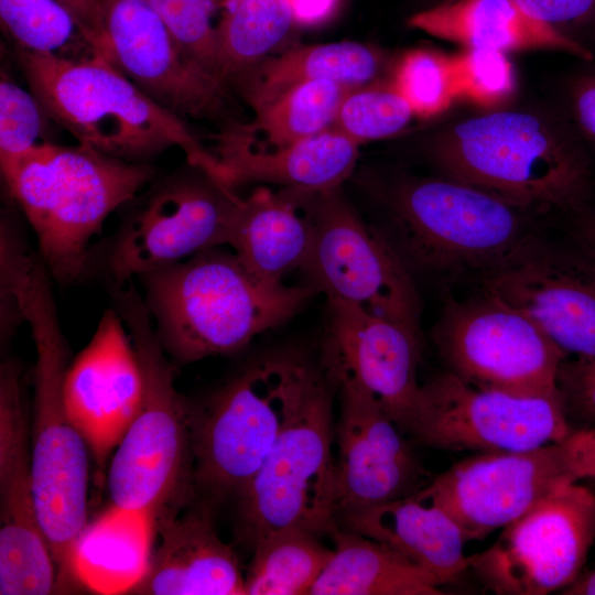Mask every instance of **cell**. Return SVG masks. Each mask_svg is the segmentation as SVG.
Instances as JSON below:
<instances>
[{"mask_svg": "<svg viewBox=\"0 0 595 595\" xmlns=\"http://www.w3.org/2000/svg\"><path fill=\"white\" fill-rule=\"evenodd\" d=\"M48 275L41 259L31 251H20L2 264L1 291L29 323L35 345L33 495L58 583L64 584L71 582L73 548L86 526L88 446L64 402L68 351Z\"/></svg>", "mask_w": 595, "mask_h": 595, "instance_id": "1", "label": "cell"}, {"mask_svg": "<svg viewBox=\"0 0 595 595\" xmlns=\"http://www.w3.org/2000/svg\"><path fill=\"white\" fill-rule=\"evenodd\" d=\"M141 278L161 344L183 364L241 349L290 320L316 292L260 278L219 247Z\"/></svg>", "mask_w": 595, "mask_h": 595, "instance_id": "2", "label": "cell"}, {"mask_svg": "<svg viewBox=\"0 0 595 595\" xmlns=\"http://www.w3.org/2000/svg\"><path fill=\"white\" fill-rule=\"evenodd\" d=\"M17 57L50 119L80 144L137 162L177 147L191 166L225 185L217 158L183 118L153 100L101 55L60 57L17 51Z\"/></svg>", "mask_w": 595, "mask_h": 595, "instance_id": "3", "label": "cell"}, {"mask_svg": "<svg viewBox=\"0 0 595 595\" xmlns=\"http://www.w3.org/2000/svg\"><path fill=\"white\" fill-rule=\"evenodd\" d=\"M0 165L12 197L36 235L43 263L62 282L80 277L91 238L154 174L143 162L80 143L66 147L51 141L0 160Z\"/></svg>", "mask_w": 595, "mask_h": 595, "instance_id": "4", "label": "cell"}, {"mask_svg": "<svg viewBox=\"0 0 595 595\" xmlns=\"http://www.w3.org/2000/svg\"><path fill=\"white\" fill-rule=\"evenodd\" d=\"M433 154L447 177L524 209L586 204L589 162L581 140L549 118L495 111L456 123Z\"/></svg>", "mask_w": 595, "mask_h": 595, "instance_id": "5", "label": "cell"}, {"mask_svg": "<svg viewBox=\"0 0 595 595\" xmlns=\"http://www.w3.org/2000/svg\"><path fill=\"white\" fill-rule=\"evenodd\" d=\"M385 201L410 270L479 279L541 240L528 209L450 177L400 180Z\"/></svg>", "mask_w": 595, "mask_h": 595, "instance_id": "6", "label": "cell"}, {"mask_svg": "<svg viewBox=\"0 0 595 595\" xmlns=\"http://www.w3.org/2000/svg\"><path fill=\"white\" fill-rule=\"evenodd\" d=\"M143 376L140 409L116 447L108 472L112 505L158 516L180 509L193 494L192 408L174 386L150 311L130 282L116 285Z\"/></svg>", "mask_w": 595, "mask_h": 595, "instance_id": "7", "label": "cell"}, {"mask_svg": "<svg viewBox=\"0 0 595 595\" xmlns=\"http://www.w3.org/2000/svg\"><path fill=\"white\" fill-rule=\"evenodd\" d=\"M321 374L296 353L272 354L192 408L194 485L213 499L239 494Z\"/></svg>", "mask_w": 595, "mask_h": 595, "instance_id": "8", "label": "cell"}, {"mask_svg": "<svg viewBox=\"0 0 595 595\" xmlns=\"http://www.w3.org/2000/svg\"><path fill=\"white\" fill-rule=\"evenodd\" d=\"M333 385L327 374H321L260 468L238 494L242 531L252 544L282 529L318 537L337 528Z\"/></svg>", "mask_w": 595, "mask_h": 595, "instance_id": "9", "label": "cell"}, {"mask_svg": "<svg viewBox=\"0 0 595 595\" xmlns=\"http://www.w3.org/2000/svg\"><path fill=\"white\" fill-rule=\"evenodd\" d=\"M431 338L447 371L470 386L527 397L559 393L556 375L567 355L529 315L484 290L447 299Z\"/></svg>", "mask_w": 595, "mask_h": 595, "instance_id": "10", "label": "cell"}, {"mask_svg": "<svg viewBox=\"0 0 595 595\" xmlns=\"http://www.w3.org/2000/svg\"><path fill=\"white\" fill-rule=\"evenodd\" d=\"M303 270L327 301L348 303L422 339L421 302L411 270L339 188L315 196L313 241Z\"/></svg>", "mask_w": 595, "mask_h": 595, "instance_id": "11", "label": "cell"}, {"mask_svg": "<svg viewBox=\"0 0 595 595\" xmlns=\"http://www.w3.org/2000/svg\"><path fill=\"white\" fill-rule=\"evenodd\" d=\"M468 570L497 595H547L571 585L595 541V493L561 484L501 528Z\"/></svg>", "mask_w": 595, "mask_h": 595, "instance_id": "12", "label": "cell"}, {"mask_svg": "<svg viewBox=\"0 0 595 595\" xmlns=\"http://www.w3.org/2000/svg\"><path fill=\"white\" fill-rule=\"evenodd\" d=\"M572 430L560 396L527 397L470 386L450 371L421 386L405 434L448 452L532 450Z\"/></svg>", "mask_w": 595, "mask_h": 595, "instance_id": "13", "label": "cell"}, {"mask_svg": "<svg viewBox=\"0 0 595 595\" xmlns=\"http://www.w3.org/2000/svg\"><path fill=\"white\" fill-rule=\"evenodd\" d=\"M239 196L195 167L150 194L123 228L110 257L115 285L227 245Z\"/></svg>", "mask_w": 595, "mask_h": 595, "instance_id": "14", "label": "cell"}, {"mask_svg": "<svg viewBox=\"0 0 595 595\" xmlns=\"http://www.w3.org/2000/svg\"><path fill=\"white\" fill-rule=\"evenodd\" d=\"M561 442L468 456L413 496L443 509L466 542L484 540L561 484L574 483L566 472Z\"/></svg>", "mask_w": 595, "mask_h": 595, "instance_id": "15", "label": "cell"}, {"mask_svg": "<svg viewBox=\"0 0 595 595\" xmlns=\"http://www.w3.org/2000/svg\"><path fill=\"white\" fill-rule=\"evenodd\" d=\"M340 394L336 425V517L411 496L428 473L379 402L345 371L324 366Z\"/></svg>", "mask_w": 595, "mask_h": 595, "instance_id": "16", "label": "cell"}, {"mask_svg": "<svg viewBox=\"0 0 595 595\" xmlns=\"http://www.w3.org/2000/svg\"><path fill=\"white\" fill-rule=\"evenodd\" d=\"M56 571L35 508L20 369L8 360L0 369V594H50Z\"/></svg>", "mask_w": 595, "mask_h": 595, "instance_id": "17", "label": "cell"}, {"mask_svg": "<svg viewBox=\"0 0 595 595\" xmlns=\"http://www.w3.org/2000/svg\"><path fill=\"white\" fill-rule=\"evenodd\" d=\"M110 62L158 104L183 117H209L225 84L183 51L149 0H100Z\"/></svg>", "mask_w": 595, "mask_h": 595, "instance_id": "18", "label": "cell"}, {"mask_svg": "<svg viewBox=\"0 0 595 595\" xmlns=\"http://www.w3.org/2000/svg\"><path fill=\"white\" fill-rule=\"evenodd\" d=\"M482 290L529 315L567 355H595V260L542 239L479 278Z\"/></svg>", "mask_w": 595, "mask_h": 595, "instance_id": "19", "label": "cell"}, {"mask_svg": "<svg viewBox=\"0 0 595 595\" xmlns=\"http://www.w3.org/2000/svg\"><path fill=\"white\" fill-rule=\"evenodd\" d=\"M125 324L119 312L106 311L64 378L67 414L101 467L137 415L143 397L141 366Z\"/></svg>", "mask_w": 595, "mask_h": 595, "instance_id": "20", "label": "cell"}, {"mask_svg": "<svg viewBox=\"0 0 595 595\" xmlns=\"http://www.w3.org/2000/svg\"><path fill=\"white\" fill-rule=\"evenodd\" d=\"M324 366L349 375L405 434L421 393L416 371L422 339L348 303L327 301Z\"/></svg>", "mask_w": 595, "mask_h": 595, "instance_id": "21", "label": "cell"}, {"mask_svg": "<svg viewBox=\"0 0 595 595\" xmlns=\"http://www.w3.org/2000/svg\"><path fill=\"white\" fill-rule=\"evenodd\" d=\"M216 142L214 154L230 188L262 182L311 193L339 188L355 170L360 145L334 127L272 149L256 143L241 126L227 128Z\"/></svg>", "mask_w": 595, "mask_h": 595, "instance_id": "22", "label": "cell"}, {"mask_svg": "<svg viewBox=\"0 0 595 595\" xmlns=\"http://www.w3.org/2000/svg\"><path fill=\"white\" fill-rule=\"evenodd\" d=\"M180 511L170 509L156 517L161 543L130 593L245 595L237 556L218 537L209 507Z\"/></svg>", "mask_w": 595, "mask_h": 595, "instance_id": "23", "label": "cell"}, {"mask_svg": "<svg viewBox=\"0 0 595 595\" xmlns=\"http://www.w3.org/2000/svg\"><path fill=\"white\" fill-rule=\"evenodd\" d=\"M317 193L282 187L253 191L237 201L227 245L255 274L283 282L304 269L314 234V199Z\"/></svg>", "mask_w": 595, "mask_h": 595, "instance_id": "24", "label": "cell"}, {"mask_svg": "<svg viewBox=\"0 0 595 595\" xmlns=\"http://www.w3.org/2000/svg\"><path fill=\"white\" fill-rule=\"evenodd\" d=\"M408 24L466 48L552 50L586 61L594 56L589 47L529 15L516 0H443L411 15Z\"/></svg>", "mask_w": 595, "mask_h": 595, "instance_id": "25", "label": "cell"}, {"mask_svg": "<svg viewBox=\"0 0 595 595\" xmlns=\"http://www.w3.org/2000/svg\"><path fill=\"white\" fill-rule=\"evenodd\" d=\"M342 517L348 530L394 550L434 575L440 585L454 583L469 571L457 523L440 507L413 495Z\"/></svg>", "mask_w": 595, "mask_h": 595, "instance_id": "26", "label": "cell"}, {"mask_svg": "<svg viewBox=\"0 0 595 595\" xmlns=\"http://www.w3.org/2000/svg\"><path fill=\"white\" fill-rule=\"evenodd\" d=\"M156 530L153 515L111 506L78 536L71 581L98 594H122L143 578Z\"/></svg>", "mask_w": 595, "mask_h": 595, "instance_id": "27", "label": "cell"}, {"mask_svg": "<svg viewBox=\"0 0 595 595\" xmlns=\"http://www.w3.org/2000/svg\"><path fill=\"white\" fill-rule=\"evenodd\" d=\"M333 554L312 595H441L434 575L389 547L335 528Z\"/></svg>", "mask_w": 595, "mask_h": 595, "instance_id": "28", "label": "cell"}, {"mask_svg": "<svg viewBox=\"0 0 595 595\" xmlns=\"http://www.w3.org/2000/svg\"><path fill=\"white\" fill-rule=\"evenodd\" d=\"M380 69L381 56L376 50L345 41L294 47L259 63L237 79L256 112L298 84L332 80L355 87L377 80Z\"/></svg>", "mask_w": 595, "mask_h": 595, "instance_id": "29", "label": "cell"}, {"mask_svg": "<svg viewBox=\"0 0 595 595\" xmlns=\"http://www.w3.org/2000/svg\"><path fill=\"white\" fill-rule=\"evenodd\" d=\"M253 547L245 595L310 594L333 554L317 536L300 529L270 532Z\"/></svg>", "mask_w": 595, "mask_h": 595, "instance_id": "30", "label": "cell"}, {"mask_svg": "<svg viewBox=\"0 0 595 595\" xmlns=\"http://www.w3.org/2000/svg\"><path fill=\"white\" fill-rule=\"evenodd\" d=\"M295 23L288 0H236L218 23L225 83L239 78L277 47Z\"/></svg>", "mask_w": 595, "mask_h": 595, "instance_id": "31", "label": "cell"}, {"mask_svg": "<svg viewBox=\"0 0 595 595\" xmlns=\"http://www.w3.org/2000/svg\"><path fill=\"white\" fill-rule=\"evenodd\" d=\"M350 88L332 80L298 84L256 111L255 122L245 127L262 132L272 147L313 137L334 127Z\"/></svg>", "mask_w": 595, "mask_h": 595, "instance_id": "32", "label": "cell"}, {"mask_svg": "<svg viewBox=\"0 0 595 595\" xmlns=\"http://www.w3.org/2000/svg\"><path fill=\"white\" fill-rule=\"evenodd\" d=\"M0 20L15 51L60 57L98 54L60 0H0Z\"/></svg>", "mask_w": 595, "mask_h": 595, "instance_id": "33", "label": "cell"}, {"mask_svg": "<svg viewBox=\"0 0 595 595\" xmlns=\"http://www.w3.org/2000/svg\"><path fill=\"white\" fill-rule=\"evenodd\" d=\"M413 116L410 105L392 82L374 80L348 90L334 128L361 144L397 134Z\"/></svg>", "mask_w": 595, "mask_h": 595, "instance_id": "34", "label": "cell"}, {"mask_svg": "<svg viewBox=\"0 0 595 595\" xmlns=\"http://www.w3.org/2000/svg\"><path fill=\"white\" fill-rule=\"evenodd\" d=\"M392 83L414 116L421 118L445 111L457 98L452 56L431 50L405 53Z\"/></svg>", "mask_w": 595, "mask_h": 595, "instance_id": "35", "label": "cell"}, {"mask_svg": "<svg viewBox=\"0 0 595 595\" xmlns=\"http://www.w3.org/2000/svg\"><path fill=\"white\" fill-rule=\"evenodd\" d=\"M149 1L186 55L205 73L226 84L221 75L213 0Z\"/></svg>", "mask_w": 595, "mask_h": 595, "instance_id": "36", "label": "cell"}, {"mask_svg": "<svg viewBox=\"0 0 595 595\" xmlns=\"http://www.w3.org/2000/svg\"><path fill=\"white\" fill-rule=\"evenodd\" d=\"M457 98L491 108L513 94V67L505 52L466 48L452 56Z\"/></svg>", "mask_w": 595, "mask_h": 595, "instance_id": "37", "label": "cell"}, {"mask_svg": "<svg viewBox=\"0 0 595 595\" xmlns=\"http://www.w3.org/2000/svg\"><path fill=\"white\" fill-rule=\"evenodd\" d=\"M45 109L30 90L3 69L0 79V160L20 155L48 142Z\"/></svg>", "mask_w": 595, "mask_h": 595, "instance_id": "38", "label": "cell"}, {"mask_svg": "<svg viewBox=\"0 0 595 595\" xmlns=\"http://www.w3.org/2000/svg\"><path fill=\"white\" fill-rule=\"evenodd\" d=\"M556 389L573 431L595 423V355L567 356L556 375Z\"/></svg>", "mask_w": 595, "mask_h": 595, "instance_id": "39", "label": "cell"}, {"mask_svg": "<svg viewBox=\"0 0 595 595\" xmlns=\"http://www.w3.org/2000/svg\"><path fill=\"white\" fill-rule=\"evenodd\" d=\"M516 1L529 15L558 30L562 25H593L595 28V0Z\"/></svg>", "mask_w": 595, "mask_h": 595, "instance_id": "40", "label": "cell"}, {"mask_svg": "<svg viewBox=\"0 0 595 595\" xmlns=\"http://www.w3.org/2000/svg\"><path fill=\"white\" fill-rule=\"evenodd\" d=\"M561 443L571 480L595 479V426L573 431Z\"/></svg>", "mask_w": 595, "mask_h": 595, "instance_id": "41", "label": "cell"}, {"mask_svg": "<svg viewBox=\"0 0 595 595\" xmlns=\"http://www.w3.org/2000/svg\"><path fill=\"white\" fill-rule=\"evenodd\" d=\"M74 15L93 48L110 62L100 0H60Z\"/></svg>", "mask_w": 595, "mask_h": 595, "instance_id": "42", "label": "cell"}, {"mask_svg": "<svg viewBox=\"0 0 595 595\" xmlns=\"http://www.w3.org/2000/svg\"><path fill=\"white\" fill-rule=\"evenodd\" d=\"M571 106L578 133L595 147V75L577 83L572 93Z\"/></svg>", "mask_w": 595, "mask_h": 595, "instance_id": "43", "label": "cell"}, {"mask_svg": "<svg viewBox=\"0 0 595 595\" xmlns=\"http://www.w3.org/2000/svg\"><path fill=\"white\" fill-rule=\"evenodd\" d=\"M338 0H288L295 23L311 25L325 21L335 10Z\"/></svg>", "mask_w": 595, "mask_h": 595, "instance_id": "44", "label": "cell"}, {"mask_svg": "<svg viewBox=\"0 0 595 595\" xmlns=\"http://www.w3.org/2000/svg\"><path fill=\"white\" fill-rule=\"evenodd\" d=\"M574 237L581 250L595 260V205L577 209Z\"/></svg>", "mask_w": 595, "mask_h": 595, "instance_id": "45", "label": "cell"}, {"mask_svg": "<svg viewBox=\"0 0 595 595\" xmlns=\"http://www.w3.org/2000/svg\"><path fill=\"white\" fill-rule=\"evenodd\" d=\"M443 1V0H442Z\"/></svg>", "mask_w": 595, "mask_h": 595, "instance_id": "46", "label": "cell"}]
</instances>
